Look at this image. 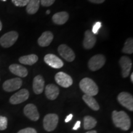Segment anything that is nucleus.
Wrapping results in <instances>:
<instances>
[{"label": "nucleus", "instance_id": "1", "mask_svg": "<svg viewBox=\"0 0 133 133\" xmlns=\"http://www.w3.org/2000/svg\"><path fill=\"white\" fill-rule=\"evenodd\" d=\"M112 120L115 126L122 130L128 131L130 128L131 119L128 114L124 111H113Z\"/></svg>", "mask_w": 133, "mask_h": 133}, {"label": "nucleus", "instance_id": "2", "mask_svg": "<svg viewBox=\"0 0 133 133\" xmlns=\"http://www.w3.org/2000/svg\"><path fill=\"white\" fill-rule=\"evenodd\" d=\"M79 88L86 95L92 97L99 92V88L96 83L89 78H84L81 79L79 82Z\"/></svg>", "mask_w": 133, "mask_h": 133}, {"label": "nucleus", "instance_id": "3", "mask_svg": "<svg viewBox=\"0 0 133 133\" xmlns=\"http://www.w3.org/2000/svg\"><path fill=\"white\" fill-rule=\"evenodd\" d=\"M18 37H19V34L17 31H9L5 33L0 38V44L3 48H10L16 42Z\"/></svg>", "mask_w": 133, "mask_h": 133}, {"label": "nucleus", "instance_id": "4", "mask_svg": "<svg viewBox=\"0 0 133 133\" xmlns=\"http://www.w3.org/2000/svg\"><path fill=\"white\" fill-rule=\"evenodd\" d=\"M59 116L55 114H49L44 116L43 119V126L44 128L48 132H51L54 131L57 127Z\"/></svg>", "mask_w": 133, "mask_h": 133}, {"label": "nucleus", "instance_id": "5", "mask_svg": "<svg viewBox=\"0 0 133 133\" xmlns=\"http://www.w3.org/2000/svg\"><path fill=\"white\" fill-rule=\"evenodd\" d=\"M105 57L102 54H97L89 59L88 67L91 71H97L102 67L105 64Z\"/></svg>", "mask_w": 133, "mask_h": 133}, {"label": "nucleus", "instance_id": "6", "mask_svg": "<svg viewBox=\"0 0 133 133\" xmlns=\"http://www.w3.org/2000/svg\"><path fill=\"white\" fill-rule=\"evenodd\" d=\"M119 104L128 110L133 111V97L127 92H122L118 94L117 97Z\"/></svg>", "mask_w": 133, "mask_h": 133}, {"label": "nucleus", "instance_id": "7", "mask_svg": "<svg viewBox=\"0 0 133 133\" xmlns=\"http://www.w3.org/2000/svg\"><path fill=\"white\" fill-rule=\"evenodd\" d=\"M22 85V79L19 78H14L4 81L3 84V88L6 92H12L21 88Z\"/></svg>", "mask_w": 133, "mask_h": 133}, {"label": "nucleus", "instance_id": "8", "mask_svg": "<svg viewBox=\"0 0 133 133\" xmlns=\"http://www.w3.org/2000/svg\"><path fill=\"white\" fill-rule=\"evenodd\" d=\"M29 97V92L27 89H22L15 93L9 99V102L11 104H19L26 101Z\"/></svg>", "mask_w": 133, "mask_h": 133}, {"label": "nucleus", "instance_id": "9", "mask_svg": "<svg viewBox=\"0 0 133 133\" xmlns=\"http://www.w3.org/2000/svg\"><path fill=\"white\" fill-rule=\"evenodd\" d=\"M55 80L59 86L65 88L70 87L73 84V79L71 76L62 71L57 73L56 75Z\"/></svg>", "mask_w": 133, "mask_h": 133}, {"label": "nucleus", "instance_id": "10", "mask_svg": "<svg viewBox=\"0 0 133 133\" xmlns=\"http://www.w3.org/2000/svg\"><path fill=\"white\" fill-rule=\"evenodd\" d=\"M60 56L68 62H72L75 59V54L72 49L66 44H61L58 48Z\"/></svg>", "mask_w": 133, "mask_h": 133}, {"label": "nucleus", "instance_id": "11", "mask_svg": "<svg viewBox=\"0 0 133 133\" xmlns=\"http://www.w3.org/2000/svg\"><path fill=\"white\" fill-rule=\"evenodd\" d=\"M119 65L121 68V74L123 78L128 77L130 74L132 68V61L127 56H123L119 61Z\"/></svg>", "mask_w": 133, "mask_h": 133}, {"label": "nucleus", "instance_id": "12", "mask_svg": "<svg viewBox=\"0 0 133 133\" xmlns=\"http://www.w3.org/2000/svg\"><path fill=\"white\" fill-rule=\"evenodd\" d=\"M44 61L48 65L54 69H61L64 66V62L57 56L52 54H48L44 57Z\"/></svg>", "mask_w": 133, "mask_h": 133}, {"label": "nucleus", "instance_id": "13", "mask_svg": "<svg viewBox=\"0 0 133 133\" xmlns=\"http://www.w3.org/2000/svg\"><path fill=\"white\" fill-rule=\"evenodd\" d=\"M24 113L26 117L33 121H37L39 118L37 107L33 104H29L25 105L24 109Z\"/></svg>", "mask_w": 133, "mask_h": 133}, {"label": "nucleus", "instance_id": "14", "mask_svg": "<svg viewBox=\"0 0 133 133\" xmlns=\"http://www.w3.org/2000/svg\"><path fill=\"white\" fill-rule=\"evenodd\" d=\"M96 41V37L95 35L93 34L91 30H86L84 33V38L83 40V47L86 49H91L95 45Z\"/></svg>", "mask_w": 133, "mask_h": 133}, {"label": "nucleus", "instance_id": "15", "mask_svg": "<svg viewBox=\"0 0 133 133\" xmlns=\"http://www.w3.org/2000/svg\"><path fill=\"white\" fill-rule=\"evenodd\" d=\"M44 80L42 76L37 75L33 81V89L36 94H40L43 92L44 88Z\"/></svg>", "mask_w": 133, "mask_h": 133}, {"label": "nucleus", "instance_id": "16", "mask_svg": "<svg viewBox=\"0 0 133 133\" xmlns=\"http://www.w3.org/2000/svg\"><path fill=\"white\" fill-rule=\"evenodd\" d=\"M53 38L54 36L52 32L49 31H44L38 38V43L41 47H47L52 43Z\"/></svg>", "mask_w": 133, "mask_h": 133}, {"label": "nucleus", "instance_id": "17", "mask_svg": "<svg viewBox=\"0 0 133 133\" xmlns=\"http://www.w3.org/2000/svg\"><path fill=\"white\" fill-rule=\"evenodd\" d=\"M59 89L54 84H49L45 88V94L48 99L49 100H55L57 99L59 94Z\"/></svg>", "mask_w": 133, "mask_h": 133}, {"label": "nucleus", "instance_id": "18", "mask_svg": "<svg viewBox=\"0 0 133 133\" xmlns=\"http://www.w3.org/2000/svg\"><path fill=\"white\" fill-rule=\"evenodd\" d=\"M9 70L13 74L19 77H26L28 75V70L25 67L19 64H12L9 66Z\"/></svg>", "mask_w": 133, "mask_h": 133}, {"label": "nucleus", "instance_id": "19", "mask_svg": "<svg viewBox=\"0 0 133 133\" xmlns=\"http://www.w3.org/2000/svg\"><path fill=\"white\" fill-rule=\"evenodd\" d=\"M69 18V15L66 12L62 11L56 13L52 16V21L57 25H63L67 22Z\"/></svg>", "mask_w": 133, "mask_h": 133}, {"label": "nucleus", "instance_id": "20", "mask_svg": "<svg viewBox=\"0 0 133 133\" xmlns=\"http://www.w3.org/2000/svg\"><path fill=\"white\" fill-rule=\"evenodd\" d=\"M83 100L88 105V107H90L93 110L97 111L99 110V105L92 96L84 94V95L83 96Z\"/></svg>", "mask_w": 133, "mask_h": 133}, {"label": "nucleus", "instance_id": "21", "mask_svg": "<svg viewBox=\"0 0 133 133\" xmlns=\"http://www.w3.org/2000/svg\"><path fill=\"white\" fill-rule=\"evenodd\" d=\"M39 0H30L29 3L26 4V12L29 14H35L39 9Z\"/></svg>", "mask_w": 133, "mask_h": 133}, {"label": "nucleus", "instance_id": "22", "mask_svg": "<svg viewBox=\"0 0 133 133\" xmlns=\"http://www.w3.org/2000/svg\"><path fill=\"white\" fill-rule=\"evenodd\" d=\"M38 60V57L35 54H30L27 56H22L19 58V62L24 65H32L37 62Z\"/></svg>", "mask_w": 133, "mask_h": 133}, {"label": "nucleus", "instance_id": "23", "mask_svg": "<svg viewBox=\"0 0 133 133\" xmlns=\"http://www.w3.org/2000/svg\"><path fill=\"white\" fill-rule=\"evenodd\" d=\"M97 124V121L94 118L91 116H86L84 117V128L89 130L94 128Z\"/></svg>", "mask_w": 133, "mask_h": 133}, {"label": "nucleus", "instance_id": "24", "mask_svg": "<svg viewBox=\"0 0 133 133\" xmlns=\"http://www.w3.org/2000/svg\"><path fill=\"white\" fill-rule=\"evenodd\" d=\"M122 52L126 54H132L133 53V39L132 38H129L124 43V47L122 49Z\"/></svg>", "mask_w": 133, "mask_h": 133}, {"label": "nucleus", "instance_id": "25", "mask_svg": "<svg viewBox=\"0 0 133 133\" xmlns=\"http://www.w3.org/2000/svg\"><path fill=\"white\" fill-rule=\"evenodd\" d=\"M8 127V119L5 116H0V131L5 130Z\"/></svg>", "mask_w": 133, "mask_h": 133}, {"label": "nucleus", "instance_id": "26", "mask_svg": "<svg viewBox=\"0 0 133 133\" xmlns=\"http://www.w3.org/2000/svg\"><path fill=\"white\" fill-rule=\"evenodd\" d=\"M13 4L17 7H24L26 6L30 0H11Z\"/></svg>", "mask_w": 133, "mask_h": 133}, {"label": "nucleus", "instance_id": "27", "mask_svg": "<svg viewBox=\"0 0 133 133\" xmlns=\"http://www.w3.org/2000/svg\"><path fill=\"white\" fill-rule=\"evenodd\" d=\"M40 1L41 4L43 6H45V7H49L54 4L56 0H39Z\"/></svg>", "mask_w": 133, "mask_h": 133}, {"label": "nucleus", "instance_id": "28", "mask_svg": "<svg viewBox=\"0 0 133 133\" xmlns=\"http://www.w3.org/2000/svg\"><path fill=\"white\" fill-rule=\"evenodd\" d=\"M101 26H102V24H101V22H96V24L94 25V26H93L92 29V32L93 34L94 35L97 34L98 31H99L100 28L101 27Z\"/></svg>", "mask_w": 133, "mask_h": 133}, {"label": "nucleus", "instance_id": "29", "mask_svg": "<svg viewBox=\"0 0 133 133\" xmlns=\"http://www.w3.org/2000/svg\"><path fill=\"white\" fill-rule=\"evenodd\" d=\"M17 133H37L36 129L32 128H26L20 130Z\"/></svg>", "mask_w": 133, "mask_h": 133}, {"label": "nucleus", "instance_id": "30", "mask_svg": "<svg viewBox=\"0 0 133 133\" xmlns=\"http://www.w3.org/2000/svg\"><path fill=\"white\" fill-rule=\"evenodd\" d=\"M89 2L94 3V4H101L103 3L105 0H88Z\"/></svg>", "mask_w": 133, "mask_h": 133}, {"label": "nucleus", "instance_id": "31", "mask_svg": "<svg viewBox=\"0 0 133 133\" xmlns=\"http://www.w3.org/2000/svg\"><path fill=\"white\" fill-rule=\"evenodd\" d=\"M80 124H81L80 121H78L75 123V124L74 128H73V129H74V130H77V129H78L80 127Z\"/></svg>", "mask_w": 133, "mask_h": 133}, {"label": "nucleus", "instance_id": "32", "mask_svg": "<svg viewBox=\"0 0 133 133\" xmlns=\"http://www.w3.org/2000/svg\"><path fill=\"white\" fill-rule=\"evenodd\" d=\"M72 118H73V115H72V114H70V115H68V116L66 117L65 119V123L69 122V121H70L71 119H72Z\"/></svg>", "mask_w": 133, "mask_h": 133}, {"label": "nucleus", "instance_id": "33", "mask_svg": "<svg viewBox=\"0 0 133 133\" xmlns=\"http://www.w3.org/2000/svg\"><path fill=\"white\" fill-rule=\"evenodd\" d=\"M85 133H97V131L94 130H91L90 131H88V132H86Z\"/></svg>", "mask_w": 133, "mask_h": 133}, {"label": "nucleus", "instance_id": "34", "mask_svg": "<svg viewBox=\"0 0 133 133\" xmlns=\"http://www.w3.org/2000/svg\"><path fill=\"white\" fill-rule=\"evenodd\" d=\"M131 82L133 83V73H132L131 75Z\"/></svg>", "mask_w": 133, "mask_h": 133}, {"label": "nucleus", "instance_id": "35", "mask_svg": "<svg viewBox=\"0 0 133 133\" xmlns=\"http://www.w3.org/2000/svg\"><path fill=\"white\" fill-rule=\"evenodd\" d=\"M1 29H2V23H1V21H0V31L1 30Z\"/></svg>", "mask_w": 133, "mask_h": 133}, {"label": "nucleus", "instance_id": "36", "mask_svg": "<svg viewBox=\"0 0 133 133\" xmlns=\"http://www.w3.org/2000/svg\"><path fill=\"white\" fill-rule=\"evenodd\" d=\"M50 12H51V11H50L49 10H48V11H46V14H49Z\"/></svg>", "mask_w": 133, "mask_h": 133}, {"label": "nucleus", "instance_id": "37", "mask_svg": "<svg viewBox=\"0 0 133 133\" xmlns=\"http://www.w3.org/2000/svg\"><path fill=\"white\" fill-rule=\"evenodd\" d=\"M3 1H6V0H3Z\"/></svg>", "mask_w": 133, "mask_h": 133}, {"label": "nucleus", "instance_id": "38", "mask_svg": "<svg viewBox=\"0 0 133 133\" xmlns=\"http://www.w3.org/2000/svg\"><path fill=\"white\" fill-rule=\"evenodd\" d=\"M131 133H133V132H132H132H131Z\"/></svg>", "mask_w": 133, "mask_h": 133}]
</instances>
